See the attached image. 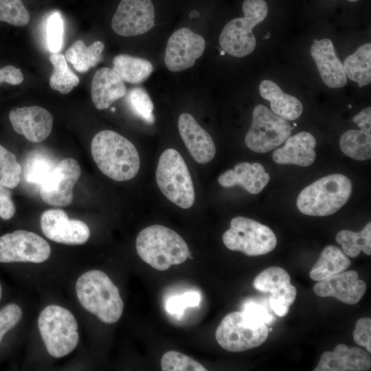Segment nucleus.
Here are the masks:
<instances>
[{
  "mask_svg": "<svg viewBox=\"0 0 371 371\" xmlns=\"http://www.w3.org/2000/svg\"><path fill=\"white\" fill-rule=\"evenodd\" d=\"M310 52L326 85L330 88H340L346 85L347 77L343 64L336 55L331 40L314 39Z\"/></svg>",
  "mask_w": 371,
  "mask_h": 371,
  "instance_id": "obj_20",
  "label": "nucleus"
},
{
  "mask_svg": "<svg viewBox=\"0 0 371 371\" xmlns=\"http://www.w3.org/2000/svg\"><path fill=\"white\" fill-rule=\"evenodd\" d=\"M81 168L73 158L61 160L40 186L43 201L53 206H67L73 200V188L79 179Z\"/></svg>",
  "mask_w": 371,
  "mask_h": 371,
  "instance_id": "obj_12",
  "label": "nucleus"
},
{
  "mask_svg": "<svg viewBox=\"0 0 371 371\" xmlns=\"http://www.w3.org/2000/svg\"><path fill=\"white\" fill-rule=\"evenodd\" d=\"M358 277L355 270L342 271L318 281L313 286V292L319 297H335L344 304H357L367 289L365 282Z\"/></svg>",
  "mask_w": 371,
  "mask_h": 371,
  "instance_id": "obj_18",
  "label": "nucleus"
},
{
  "mask_svg": "<svg viewBox=\"0 0 371 371\" xmlns=\"http://www.w3.org/2000/svg\"><path fill=\"white\" fill-rule=\"evenodd\" d=\"M180 136L192 158L199 164L211 161L216 154L214 142L189 113H181L178 120Z\"/></svg>",
  "mask_w": 371,
  "mask_h": 371,
  "instance_id": "obj_19",
  "label": "nucleus"
},
{
  "mask_svg": "<svg viewBox=\"0 0 371 371\" xmlns=\"http://www.w3.org/2000/svg\"><path fill=\"white\" fill-rule=\"evenodd\" d=\"M225 54V52L223 50L221 51V55H224Z\"/></svg>",
  "mask_w": 371,
  "mask_h": 371,
  "instance_id": "obj_48",
  "label": "nucleus"
},
{
  "mask_svg": "<svg viewBox=\"0 0 371 371\" xmlns=\"http://www.w3.org/2000/svg\"><path fill=\"white\" fill-rule=\"evenodd\" d=\"M269 179V175L260 163L241 162L233 169L222 173L218 178V182L225 188L239 186L247 192L256 194L262 191Z\"/></svg>",
  "mask_w": 371,
  "mask_h": 371,
  "instance_id": "obj_23",
  "label": "nucleus"
},
{
  "mask_svg": "<svg viewBox=\"0 0 371 371\" xmlns=\"http://www.w3.org/2000/svg\"><path fill=\"white\" fill-rule=\"evenodd\" d=\"M164 371H205L201 363L177 351L166 352L161 359Z\"/></svg>",
  "mask_w": 371,
  "mask_h": 371,
  "instance_id": "obj_37",
  "label": "nucleus"
},
{
  "mask_svg": "<svg viewBox=\"0 0 371 371\" xmlns=\"http://www.w3.org/2000/svg\"><path fill=\"white\" fill-rule=\"evenodd\" d=\"M371 367L369 352L359 347L337 345L333 351L322 353L314 371H367Z\"/></svg>",
  "mask_w": 371,
  "mask_h": 371,
  "instance_id": "obj_21",
  "label": "nucleus"
},
{
  "mask_svg": "<svg viewBox=\"0 0 371 371\" xmlns=\"http://www.w3.org/2000/svg\"><path fill=\"white\" fill-rule=\"evenodd\" d=\"M259 92L262 98L270 102L271 111L284 120H295L302 115V102L295 97L283 92L272 80H262L259 85Z\"/></svg>",
  "mask_w": 371,
  "mask_h": 371,
  "instance_id": "obj_26",
  "label": "nucleus"
},
{
  "mask_svg": "<svg viewBox=\"0 0 371 371\" xmlns=\"http://www.w3.org/2000/svg\"><path fill=\"white\" fill-rule=\"evenodd\" d=\"M352 121L360 130L352 129L343 133L339 139L341 150L353 159L368 160L371 157V108L361 111Z\"/></svg>",
  "mask_w": 371,
  "mask_h": 371,
  "instance_id": "obj_22",
  "label": "nucleus"
},
{
  "mask_svg": "<svg viewBox=\"0 0 371 371\" xmlns=\"http://www.w3.org/2000/svg\"><path fill=\"white\" fill-rule=\"evenodd\" d=\"M43 233L49 239L66 245H82L89 238L90 231L86 223L69 219L62 210L52 209L43 213L41 217Z\"/></svg>",
  "mask_w": 371,
  "mask_h": 371,
  "instance_id": "obj_16",
  "label": "nucleus"
},
{
  "mask_svg": "<svg viewBox=\"0 0 371 371\" xmlns=\"http://www.w3.org/2000/svg\"><path fill=\"white\" fill-rule=\"evenodd\" d=\"M113 65V69L120 78L131 84L143 82L153 71V66L148 60L126 54L115 56Z\"/></svg>",
  "mask_w": 371,
  "mask_h": 371,
  "instance_id": "obj_28",
  "label": "nucleus"
},
{
  "mask_svg": "<svg viewBox=\"0 0 371 371\" xmlns=\"http://www.w3.org/2000/svg\"><path fill=\"white\" fill-rule=\"evenodd\" d=\"M348 1H350V2H355V1H359V0H348Z\"/></svg>",
  "mask_w": 371,
  "mask_h": 371,
  "instance_id": "obj_47",
  "label": "nucleus"
},
{
  "mask_svg": "<svg viewBox=\"0 0 371 371\" xmlns=\"http://www.w3.org/2000/svg\"><path fill=\"white\" fill-rule=\"evenodd\" d=\"M22 168L16 156L0 145V184L14 188L20 182Z\"/></svg>",
  "mask_w": 371,
  "mask_h": 371,
  "instance_id": "obj_35",
  "label": "nucleus"
},
{
  "mask_svg": "<svg viewBox=\"0 0 371 371\" xmlns=\"http://www.w3.org/2000/svg\"><path fill=\"white\" fill-rule=\"evenodd\" d=\"M201 300V294L196 291H188L181 295H172L165 304L166 311L180 317L188 307L197 306Z\"/></svg>",
  "mask_w": 371,
  "mask_h": 371,
  "instance_id": "obj_39",
  "label": "nucleus"
},
{
  "mask_svg": "<svg viewBox=\"0 0 371 371\" xmlns=\"http://www.w3.org/2000/svg\"><path fill=\"white\" fill-rule=\"evenodd\" d=\"M336 241L341 246L343 252L348 257H357L361 251L371 255V223L369 222L364 228L355 232L348 229L339 231L335 237Z\"/></svg>",
  "mask_w": 371,
  "mask_h": 371,
  "instance_id": "obj_31",
  "label": "nucleus"
},
{
  "mask_svg": "<svg viewBox=\"0 0 371 371\" xmlns=\"http://www.w3.org/2000/svg\"><path fill=\"white\" fill-rule=\"evenodd\" d=\"M23 75L20 69L12 65H7L0 69V83L7 82L12 85L21 84Z\"/></svg>",
  "mask_w": 371,
  "mask_h": 371,
  "instance_id": "obj_44",
  "label": "nucleus"
},
{
  "mask_svg": "<svg viewBox=\"0 0 371 371\" xmlns=\"http://www.w3.org/2000/svg\"><path fill=\"white\" fill-rule=\"evenodd\" d=\"M9 118L13 129L32 142H41L50 134L53 117L45 109L31 106L12 109Z\"/></svg>",
  "mask_w": 371,
  "mask_h": 371,
  "instance_id": "obj_17",
  "label": "nucleus"
},
{
  "mask_svg": "<svg viewBox=\"0 0 371 371\" xmlns=\"http://www.w3.org/2000/svg\"><path fill=\"white\" fill-rule=\"evenodd\" d=\"M64 20L58 11L52 12L46 21V43L52 53L59 52L63 44Z\"/></svg>",
  "mask_w": 371,
  "mask_h": 371,
  "instance_id": "obj_38",
  "label": "nucleus"
},
{
  "mask_svg": "<svg viewBox=\"0 0 371 371\" xmlns=\"http://www.w3.org/2000/svg\"><path fill=\"white\" fill-rule=\"evenodd\" d=\"M15 213V206L12 200V192L8 188L0 184V217L10 219Z\"/></svg>",
  "mask_w": 371,
  "mask_h": 371,
  "instance_id": "obj_43",
  "label": "nucleus"
},
{
  "mask_svg": "<svg viewBox=\"0 0 371 371\" xmlns=\"http://www.w3.org/2000/svg\"><path fill=\"white\" fill-rule=\"evenodd\" d=\"M350 264V259L339 248L328 245L321 252L309 276L313 280L318 282L344 271Z\"/></svg>",
  "mask_w": 371,
  "mask_h": 371,
  "instance_id": "obj_27",
  "label": "nucleus"
},
{
  "mask_svg": "<svg viewBox=\"0 0 371 371\" xmlns=\"http://www.w3.org/2000/svg\"><path fill=\"white\" fill-rule=\"evenodd\" d=\"M126 95L124 82L113 69L102 67L95 71L91 81V96L96 109H107Z\"/></svg>",
  "mask_w": 371,
  "mask_h": 371,
  "instance_id": "obj_25",
  "label": "nucleus"
},
{
  "mask_svg": "<svg viewBox=\"0 0 371 371\" xmlns=\"http://www.w3.org/2000/svg\"><path fill=\"white\" fill-rule=\"evenodd\" d=\"M51 253L49 243L38 234L16 230L0 236V262L45 261Z\"/></svg>",
  "mask_w": 371,
  "mask_h": 371,
  "instance_id": "obj_11",
  "label": "nucleus"
},
{
  "mask_svg": "<svg viewBox=\"0 0 371 371\" xmlns=\"http://www.w3.org/2000/svg\"><path fill=\"white\" fill-rule=\"evenodd\" d=\"M266 324L250 320L242 311L227 314L221 322L215 337L218 344L229 352H242L262 344L268 337Z\"/></svg>",
  "mask_w": 371,
  "mask_h": 371,
  "instance_id": "obj_9",
  "label": "nucleus"
},
{
  "mask_svg": "<svg viewBox=\"0 0 371 371\" xmlns=\"http://www.w3.org/2000/svg\"><path fill=\"white\" fill-rule=\"evenodd\" d=\"M49 60L54 67L49 78L50 87L62 94L69 93L79 84V78L68 67L64 55L52 53Z\"/></svg>",
  "mask_w": 371,
  "mask_h": 371,
  "instance_id": "obj_33",
  "label": "nucleus"
},
{
  "mask_svg": "<svg viewBox=\"0 0 371 371\" xmlns=\"http://www.w3.org/2000/svg\"><path fill=\"white\" fill-rule=\"evenodd\" d=\"M57 164L45 152L32 150L24 161L23 178L26 182L40 187Z\"/></svg>",
  "mask_w": 371,
  "mask_h": 371,
  "instance_id": "obj_32",
  "label": "nucleus"
},
{
  "mask_svg": "<svg viewBox=\"0 0 371 371\" xmlns=\"http://www.w3.org/2000/svg\"><path fill=\"white\" fill-rule=\"evenodd\" d=\"M271 34L269 32H267L266 34L264 36L263 38L267 39L270 37Z\"/></svg>",
  "mask_w": 371,
  "mask_h": 371,
  "instance_id": "obj_45",
  "label": "nucleus"
},
{
  "mask_svg": "<svg viewBox=\"0 0 371 371\" xmlns=\"http://www.w3.org/2000/svg\"><path fill=\"white\" fill-rule=\"evenodd\" d=\"M76 295L80 304L106 324L117 322L124 310L118 288L109 276L100 270L81 275L76 283Z\"/></svg>",
  "mask_w": 371,
  "mask_h": 371,
  "instance_id": "obj_2",
  "label": "nucleus"
},
{
  "mask_svg": "<svg viewBox=\"0 0 371 371\" xmlns=\"http://www.w3.org/2000/svg\"><path fill=\"white\" fill-rule=\"evenodd\" d=\"M91 152L100 170L113 180L128 181L139 172L137 150L131 141L115 131L98 133L91 141Z\"/></svg>",
  "mask_w": 371,
  "mask_h": 371,
  "instance_id": "obj_1",
  "label": "nucleus"
},
{
  "mask_svg": "<svg viewBox=\"0 0 371 371\" xmlns=\"http://www.w3.org/2000/svg\"><path fill=\"white\" fill-rule=\"evenodd\" d=\"M30 19L21 0H0V21L22 27L29 23Z\"/></svg>",
  "mask_w": 371,
  "mask_h": 371,
  "instance_id": "obj_36",
  "label": "nucleus"
},
{
  "mask_svg": "<svg viewBox=\"0 0 371 371\" xmlns=\"http://www.w3.org/2000/svg\"><path fill=\"white\" fill-rule=\"evenodd\" d=\"M253 284L257 290L271 293L269 305L277 315L284 317L287 314L295 301L297 290L291 284L286 270L279 267L267 268L255 278Z\"/></svg>",
  "mask_w": 371,
  "mask_h": 371,
  "instance_id": "obj_15",
  "label": "nucleus"
},
{
  "mask_svg": "<svg viewBox=\"0 0 371 371\" xmlns=\"http://www.w3.org/2000/svg\"><path fill=\"white\" fill-rule=\"evenodd\" d=\"M22 317L21 308L10 304L0 310V343L5 334L16 325Z\"/></svg>",
  "mask_w": 371,
  "mask_h": 371,
  "instance_id": "obj_40",
  "label": "nucleus"
},
{
  "mask_svg": "<svg viewBox=\"0 0 371 371\" xmlns=\"http://www.w3.org/2000/svg\"><path fill=\"white\" fill-rule=\"evenodd\" d=\"M242 312L249 319L258 324H270L274 319L264 306L254 301L246 302Z\"/></svg>",
  "mask_w": 371,
  "mask_h": 371,
  "instance_id": "obj_42",
  "label": "nucleus"
},
{
  "mask_svg": "<svg viewBox=\"0 0 371 371\" xmlns=\"http://www.w3.org/2000/svg\"><path fill=\"white\" fill-rule=\"evenodd\" d=\"M104 49V45L100 41L86 46L82 40H78L65 52V57L76 71L85 73L102 61Z\"/></svg>",
  "mask_w": 371,
  "mask_h": 371,
  "instance_id": "obj_29",
  "label": "nucleus"
},
{
  "mask_svg": "<svg viewBox=\"0 0 371 371\" xmlns=\"http://www.w3.org/2000/svg\"><path fill=\"white\" fill-rule=\"evenodd\" d=\"M243 17L229 21L219 36V44L228 54L242 58L255 49L256 41L253 28L267 16L268 5L265 0H245L242 5Z\"/></svg>",
  "mask_w": 371,
  "mask_h": 371,
  "instance_id": "obj_5",
  "label": "nucleus"
},
{
  "mask_svg": "<svg viewBox=\"0 0 371 371\" xmlns=\"http://www.w3.org/2000/svg\"><path fill=\"white\" fill-rule=\"evenodd\" d=\"M136 250L142 260L159 271L184 262L189 255L188 246L183 238L161 225L140 231L136 238Z\"/></svg>",
  "mask_w": 371,
  "mask_h": 371,
  "instance_id": "obj_3",
  "label": "nucleus"
},
{
  "mask_svg": "<svg viewBox=\"0 0 371 371\" xmlns=\"http://www.w3.org/2000/svg\"><path fill=\"white\" fill-rule=\"evenodd\" d=\"M293 127L287 120L262 104L253 110L252 122L245 142L256 153H267L282 144L290 136Z\"/></svg>",
  "mask_w": 371,
  "mask_h": 371,
  "instance_id": "obj_10",
  "label": "nucleus"
},
{
  "mask_svg": "<svg viewBox=\"0 0 371 371\" xmlns=\"http://www.w3.org/2000/svg\"><path fill=\"white\" fill-rule=\"evenodd\" d=\"M346 73L359 87L371 82V43L360 46L355 52L347 56L343 63Z\"/></svg>",
  "mask_w": 371,
  "mask_h": 371,
  "instance_id": "obj_30",
  "label": "nucleus"
},
{
  "mask_svg": "<svg viewBox=\"0 0 371 371\" xmlns=\"http://www.w3.org/2000/svg\"><path fill=\"white\" fill-rule=\"evenodd\" d=\"M225 247L249 256H257L272 251L277 244L273 232L267 225L244 216L232 219L230 227L223 235Z\"/></svg>",
  "mask_w": 371,
  "mask_h": 371,
  "instance_id": "obj_8",
  "label": "nucleus"
},
{
  "mask_svg": "<svg viewBox=\"0 0 371 371\" xmlns=\"http://www.w3.org/2000/svg\"><path fill=\"white\" fill-rule=\"evenodd\" d=\"M151 0H121L112 21L113 30L122 36L143 34L155 26Z\"/></svg>",
  "mask_w": 371,
  "mask_h": 371,
  "instance_id": "obj_13",
  "label": "nucleus"
},
{
  "mask_svg": "<svg viewBox=\"0 0 371 371\" xmlns=\"http://www.w3.org/2000/svg\"><path fill=\"white\" fill-rule=\"evenodd\" d=\"M1 286L0 285V300H1Z\"/></svg>",
  "mask_w": 371,
  "mask_h": 371,
  "instance_id": "obj_46",
  "label": "nucleus"
},
{
  "mask_svg": "<svg viewBox=\"0 0 371 371\" xmlns=\"http://www.w3.org/2000/svg\"><path fill=\"white\" fill-rule=\"evenodd\" d=\"M353 339L357 345L365 347L369 353L371 352L370 318L362 317L357 320L353 332Z\"/></svg>",
  "mask_w": 371,
  "mask_h": 371,
  "instance_id": "obj_41",
  "label": "nucleus"
},
{
  "mask_svg": "<svg viewBox=\"0 0 371 371\" xmlns=\"http://www.w3.org/2000/svg\"><path fill=\"white\" fill-rule=\"evenodd\" d=\"M126 102L131 111L145 122L152 124L155 122L153 102L142 87L131 89L126 95Z\"/></svg>",
  "mask_w": 371,
  "mask_h": 371,
  "instance_id": "obj_34",
  "label": "nucleus"
},
{
  "mask_svg": "<svg viewBox=\"0 0 371 371\" xmlns=\"http://www.w3.org/2000/svg\"><path fill=\"white\" fill-rule=\"evenodd\" d=\"M284 145L276 149L272 155L273 160L279 164H293L309 166L316 158L314 148L316 139L306 131L298 133L285 140Z\"/></svg>",
  "mask_w": 371,
  "mask_h": 371,
  "instance_id": "obj_24",
  "label": "nucleus"
},
{
  "mask_svg": "<svg viewBox=\"0 0 371 371\" xmlns=\"http://www.w3.org/2000/svg\"><path fill=\"white\" fill-rule=\"evenodd\" d=\"M205 41L192 30L182 27L169 37L164 56L167 69L178 72L192 67L203 54Z\"/></svg>",
  "mask_w": 371,
  "mask_h": 371,
  "instance_id": "obj_14",
  "label": "nucleus"
},
{
  "mask_svg": "<svg viewBox=\"0 0 371 371\" xmlns=\"http://www.w3.org/2000/svg\"><path fill=\"white\" fill-rule=\"evenodd\" d=\"M38 327L47 352L54 357L69 355L78 345V323L73 314L64 307L46 306L39 315Z\"/></svg>",
  "mask_w": 371,
  "mask_h": 371,
  "instance_id": "obj_7",
  "label": "nucleus"
},
{
  "mask_svg": "<svg viewBox=\"0 0 371 371\" xmlns=\"http://www.w3.org/2000/svg\"><path fill=\"white\" fill-rule=\"evenodd\" d=\"M352 190V182L346 176L329 175L304 188L297 196V207L306 215L329 216L346 203Z\"/></svg>",
  "mask_w": 371,
  "mask_h": 371,
  "instance_id": "obj_4",
  "label": "nucleus"
},
{
  "mask_svg": "<svg viewBox=\"0 0 371 371\" xmlns=\"http://www.w3.org/2000/svg\"><path fill=\"white\" fill-rule=\"evenodd\" d=\"M156 181L162 194L183 209L195 201L194 185L188 166L180 153L173 148L161 155L156 170Z\"/></svg>",
  "mask_w": 371,
  "mask_h": 371,
  "instance_id": "obj_6",
  "label": "nucleus"
}]
</instances>
